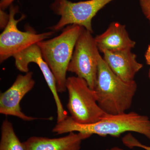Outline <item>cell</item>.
<instances>
[{"mask_svg": "<svg viewBox=\"0 0 150 150\" xmlns=\"http://www.w3.org/2000/svg\"><path fill=\"white\" fill-rule=\"evenodd\" d=\"M149 79H150V68L149 69Z\"/></svg>", "mask_w": 150, "mask_h": 150, "instance_id": "ffe728a7", "label": "cell"}, {"mask_svg": "<svg viewBox=\"0 0 150 150\" xmlns=\"http://www.w3.org/2000/svg\"><path fill=\"white\" fill-rule=\"evenodd\" d=\"M112 1L88 0L72 2L69 0H54L50 8L54 13L60 16V18L56 24L49 29L57 32L67 25L75 24L93 33V18L100 10Z\"/></svg>", "mask_w": 150, "mask_h": 150, "instance_id": "5b68a950", "label": "cell"}, {"mask_svg": "<svg viewBox=\"0 0 150 150\" xmlns=\"http://www.w3.org/2000/svg\"><path fill=\"white\" fill-rule=\"evenodd\" d=\"M91 136L72 132L60 138L30 137L23 143L25 150H80L82 141Z\"/></svg>", "mask_w": 150, "mask_h": 150, "instance_id": "8fae6325", "label": "cell"}, {"mask_svg": "<svg viewBox=\"0 0 150 150\" xmlns=\"http://www.w3.org/2000/svg\"><path fill=\"white\" fill-rule=\"evenodd\" d=\"M122 142L125 146L129 148L139 147L145 150H150V146L143 144L131 134L124 136L122 138Z\"/></svg>", "mask_w": 150, "mask_h": 150, "instance_id": "5bb4252c", "label": "cell"}, {"mask_svg": "<svg viewBox=\"0 0 150 150\" xmlns=\"http://www.w3.org/2000/svg\"><path fill=\"white\" fill-rule=\"evenodd\" d=\"M19 74L10 87L0 95V113L11 115L25 121H33L38 118L25 115L22 111L20 102L25 96L34 87L35 81L31 71Z\"/></svg>", "mask_w": 150, "mask_h": 150, "instance_id": "9c48e42d", "label": "cell"}, {"mask_svg": "<svg viewBox=\"0 0 150 150\" xmlns=\"http://www.w3.org/2000/svg\"><path fill=\"white\" fill-rule=\"evenodd\" d=\"M103 59L112 72L122 80L131 82L134 80L137 73L143 65L137 61V56L131 49L118 51L104 50Z\"/></svg>", "mask_w": 150, "mask_h": 150, "instance_id": "30bf717a", "label": "cell"}, {"mask_svg": "<svg viewBox=\"0 0 150 150\" xmlns=\"http://www.w3.org/2000/svg\"><path fill=\"white\" fill-rule=\"evenodd\" d=\"M144 15L150 23V0H139Z\"/></svg>", "mask_w": 150, "mask_h": 150, "instance_id": "9a60e30c", "label": "cell"}, {"mask_svg": "<svg viewBox=\"0 0 150 150\" xmlns=\"http://www.w3.org/2000/svg\"><path fill=\"white\" fill-rule=\"evenodd\" d=\"M15 0H1L0 1V9L5 11L6 9L9 7L14 1Z\"/></svg>", "mask_w": 150, "mask_h": 150, "instance_id": "e0dca14e", "label": "cell"}, {"mask_svg": "<svg viewBox=\"0 0 150 150\" xmlns=\"http://www.w3.org/2000/svg\"><path fill=\"white\" fill-rule=\"evenodd\" d=\"M106 150H125L123 149H121V148L115 146V147H113L111 148V149H107Z\"/></svg>", "mask_w": 150, "mask_h": 150, "instance_id": "d6986e66", "label": "cell"}, {"mask_svg": "<svg viewBox=\"0 0 150 150\" xmlns=\"http://www.w3.org/2000/svg\"><path fill=\"white\" fill-rule=\"evenodd\" d=\"M95 40L100 52L131 50L136 44L129 37L126 26L116 22L110 23L104 33L95 37Z\"/></svg>", "mask_w": 150, "mask_h": 150, "instance_id": "7c38bea8", "label": "cell"}, {"mask_svg": "<svg viewBox=\"0 0 150 150\" xmlns=\"http://www.w3.org/2000/svg\"><path fill=\"white\" fill-rule=\"evenodd\" d=\"M9 20V14L5 11L0 9V27L1 29L5 28Z\"/></svg>", "mask_w": 150, "mask_h": 150, "instance_id": "2e32d148", "label": "cell"}, {"mask_svg": "<svg viewBox=\"0 0 150 150\" xmlns=\"http://www.w3.org/2000/svg\"><path fill=\"white\" fill-rule=\"evenodd\" d=\"M57 135L77 132L100 137H119L126 132H136L150 140V120L148 116L135 112L105 114L99 121L91 124L76 123L70 116L57 123L52 129Z\"/></svg>", "mask_w": 150, "mask_h": 150, "instance_id": "6da1fadb", "label": "cell"}, {"mask_svg": "<svg viewBox=\"0 0 150 150\" xmlns=\"http://www.w3.org/2000/svg\"><path fill=\"white\" fill-rule=\"evenodd\" d=\"M16 67L21 72L28 73L29 71V65L34 63L39 67L48 87L53 94L57 108V122H60L67 116L59 96L56 79L50 67L43 59L40 48L37 44L28 47L13 56Z\"/></svg>", "mask_w": 150, "mask_h": 150, "instance_id": "ba28073f", "label": "cell"}, {"mask_svg": "<svg viewBox=\"0 0 150 150\" xmlns=\"http://www.w3.org/2000/svg\"><path fill=\"white\" fill-rule=\"evenodd\" d=\"M137 85L135 80L126 82L112 72L101 55L94 90L98 103L105 113L121 114L131 107Z\"/></svg>", "mask_w": 150, "mask_h": 150, "instance_id": "7a4b0ae2", "label": "cell"}, {"mask_svg": "<svg viewBox=\"0 0 150 150\" xmlns=\"http://www.w3.org/2000/svg\"><path fill=\"white\" fill-rule=\"evenodd\" d=\"M145 58L147 64L150 65V44L148 46L145 53Z\"/></svg>", "mask_w": 150, "mask_h": 150, "instance_id": "ac0fdd59", "label": "cell"}, {"mask_svg": "<svg viewBox=\"0 0 150 150\" xmlns=\"http://www.w3.org/2000/svg\"><path fill=\"white\" fill-rule=\"evenodd\" d=\"M66 86L69 94L67 109L76 123H96L106 114L98 103L95 91L90 88L85 80L77 76L69 77Z\"/></svg>", "mask_w": 150, "mask_h": 150, "instance_id": "277c9868", "label": "cell"}, {"mask_svg": "<svg viewBox=\"0 0 150 150\" xmlns=\"http://www.w3.org/2000/svg\"><path fill=\"white\" fill-rule=\"evenodd\" d=\"M18 11V6L12 4L9 7V20L0 35L1 64L30 46L48 39L55 33L51 30L41 33L29 30L21 31L18 28L17 25L25 18V16L23 14L20 18L16 19V15Z\"/></svg>", "mask_w": 150, "mask_h": 150, "instance_id": "8992f818", "label": "cell"}, {"mask_svg": "<svg viewBox=\"0 0 150 150\" xmlns=\"http://www.w3.org/2000/svg\"><path fill=\"white\" fill-rule=\"evenodd\" d=\"M0 150H25L14 130L12 123L8 119L3 121L1 127Z\"/></svg>", "mask_w": 150, "mask_h": 150, "instance_id": "4fadbf2b", "label": "cell"}, {"mask_svg": "<svg viewBox=\"0 0 150 150\" xmlns=\"http://www.w3.org/2000/svg\"><path fill=\"white\" fill-rule=\"evenodd\" d=\"M92 34L83 28L75 45L67 71L85 80L90 88L94 90L100 54Z\"/></svg>", "mask_w": 150, "mask_h": 150, "instance_id": "52a82bcc", "label": "cell"}, {"mask_svg": "<svg viewBox=\"0 0 150 150\" xmlns=\"http://www.w3.org/2000/svg\"><path fill=\"white\" fill-rule=\"evenodd\" d=\"M83 28L77 25H67L60 35L37 43L43 59L54 74L57 90L60 93L67 91L66 84L68 66Z\"/></svg>", "mask_w": 150, "mask_h": 150, "instance_id": "3957f363", "label": "cell"}]
</instances>
